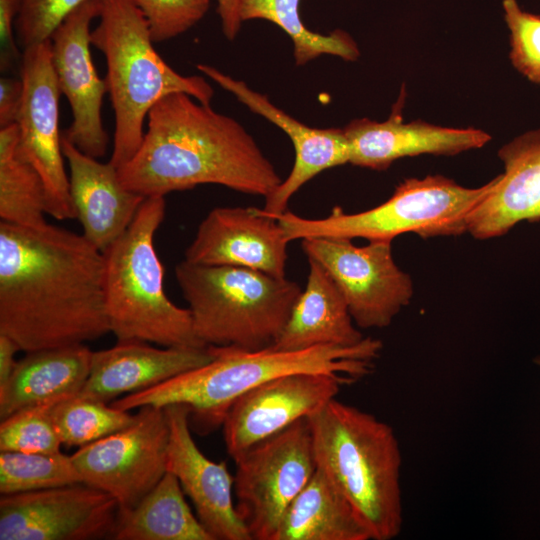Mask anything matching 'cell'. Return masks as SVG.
Instances as JSON below:
<instances>
[{
	"label": "cell",
	"instance_id": "obj_25",
	"mask_svg": "<svg viewBox=\"0 0 540 540\" xmlns=\"http://www.w3.org/2000/svg\"><path fill=\"white\" fill-rule=\"evenodd\" d=\"M273 540H371L361 518L319 467L285 511Z\"/></svg>",
	"mask_w": 540,
	"mask_h": 540
},
{
	"label": "cell",
	"instance_id": "obj_28",
	"mask_svg": "<svg viewBox=\"0 0 540 540\" xmlns=\"http://www.w3.org/2000/svg\"><path fill=\"white\" fill-rule=\"evenodd\" d=\"M300 1L244 0L241 18L242 21L262 19L280 27L292 40L297 65H304L323 54L356 61L360 50L355 40L341 29L327 35L311 31L300 16Z\"/></svg>",
	"mask_w": 540,
	"mask_h": 540
},
{
	"label": "cell",
	"instance_id": "obj_18",
	"mask_svg": "<svg viewBox=\"0 0 540 540\" xmlns=\"http://www.w3.org/2000/svg\"><path fill=\"white\" fill-rule=\"evenodd\" d=\"M197 68L251 111L278 126L293 144V168L288 177L265 197L262 211L266 215L275 218L284 213L290 198L305 183L324 170L349 163L350 147L343 129L309 127L275 106L266 95L252 90L245 82L207 64H198Z\"/></svg>",
	"mask_w": 540,
	"mask_h": 540
},
{
	"label": "cell",
	"instance_id": "obj_22",
	"mask_svg": "<svg viewBox=\"0 0 540 540\" xmlns=\"http://www.w3.org/2000/svg\"><path fill=\"white\" fill-rule=\"evenodd\" d=\"M61 145L82 234L103 252L125 232L146 197L127 189L110 162L102 163L84 154L63 133Z\"/></svg>",
	"mask_w": 540,
	"mask_h": 540
},
{
	"label": "cell",
	"instance_id": "obj_4",
	"mask_svg": "<svg viewBox=\"0 0 540 540\" xmlns=\"http://www.w3.org/2000/svg\"><path fill=\"white\" fill-rule=\"evenodd\" d=\"M317 467L351 503L371 540L402 529V457L393 428L335 398L307 417Z\"/></svg>",
	"mask_w": 540,
	"mask_h": 540
},
{
	"label": "cell",
	"instance_id": "obj_35",
	"mask_svg": "<svg viewBox=\"0 0 540 540\" xmlns=\"http://www.w3.org/2000/svg\"><path fill=\"white\" fill-rule=\"evenodd\" d=\"M19 0H0V67L7 71L21 61L22 52L17 43L14 23Z\"/></svg>",
	"mask_w": 540,
	"mask_h": 540
},
{
	"label": "cell",
	"instance_id": "obj_6",
	"mask_svg": "<svg viewBox=\"0 0 540 540\" xmlns=\"http://www.w3.org/2000/svg\"><path fill=\"white\" fill-rule=\"evenodd\" d=\"M165 211L164 196L146 197L125 232L103 251L110 332L117 341L207 347L195 334L189 308L174 304L164 289L154 237Z\"/></svg>",
	"mask_w": 540,
	"mask_h": 540
},
{
	"label": "cell",
	"instance_id": "obj_11",
	"mask_svg": "<svg viewBox=\"0 0 540 540\" xmlns=\"http://www.w3.org/2000/svg\"><path fill=\"white\" fill-rule=\"evenodd\" d=\"M169 425L163 407L143 406L127 428L80 447L72 461L83 483L133 508L167 472Z\"/></svg>",
	"mask_w": 540,
	"mask_h": 540
},
{
	"label": "cell",
	"instance_id": "obj_14",
	"mask_svg": "<svg viewBox=\"0 0 540 540\" xmlns=\"http://www.w3.org/2000/svg\"><path fill=\"white\" fill-rule=\"evenodd\" d=\"M354 379L300 372L273 378L245 392L231 405L222 423L228 454L235 460L252 446L308 417Z\"/></svg>",
	"mask_w": 540,
	"mask_h": 540
},
{
	"label": "cell",
	"instance_id": "obj_9",
	"mask_svg": "<svg viewBox=\"0 0 540 540\" xmlns=\"http://www.w3.org/2000/svg\"><path fill=\"white\" fill-rule=\"evenodd\" d=\"M236 509L253 540H273L281 519L317 468L306 418L234 460Z\"/></svg>",
	"mask_w": 540,
	"mask_h": 540
},
{
	"label": "cell",
	"instance_id": "obj_10",
	"mask_svg": "<svg viewBox=\"0 0 540 540\" xmlns=\"http://www.w3.org/2000/svg\"><path fill=\"white\" fill-rule=\"evenodd\" d=\"M301 246L332 276L359 328L388 327L413 297L412 279L395 263L392 241L356 246L347 238L309 237Z\"/></svg>",
	"mask_w": 540,
	"mask_h": 540
},
{
	"label": "cell",
	"instance_id": "obj_36",
	"mask_svg": "<svg viewBox=\"0 0 540 540\" xmlns=\"http://www.w3.org/2000/svg\"><path fill=\"white\" fill-rule=\"evenodd\" d=\"M23 97V83L19 78L0 79V127L16 123Z\"/></svg>",
	"mask_w": 540,
	"mask_h": 540
},
{
	"label": "cell",
	"instance_id": "obj_2",
	"mask_svg": "<svg viewBox=\"0 0 540 540\" xmlns=\"http://www.w3.org/2000/svg\"><path fill=\"white\" fill-rule=\"evenodd\" d=\"M118 175L144 197L201 184L267 197L282 182L238 121L186 93L170 94L151 108L141 145Z\"/></svg>",
	"mask_w": 540,
	"mask_h": 540
},
{
	"label": "cell",
	"instance_id": "obj_17",
	"mask_svg": "<svg viewBox=\"0 0 540 540\" xmlns=\"http://www.w3.org/2000/svg\"><path fill=\"white\" fill-rule=\"evenodd\" d=\"M168 425L167 471L178 479L197 517L214 540H252L233 502L234 476L225 462L207 458L190 432V410L179 403L163 407Z\"/></svg>",
	"mask_w": 540,
	"mask_h": 540
},
{
	"label": "cell",
	"instance_id": "obj_38",
	"mask_svg": "<svg viewBox=\"0 0 540 540\" xmlns=\"http://www.w3.org/2000/svg\"><path fill=\"white\" fill-rule=\"evenodd\" d=\"M20 351L17 343L5 334L0 333V386L4 385L12 375L18 360L15 354Z\"/></svg>",
	"mask_w": 540,
	"mask_h": 540
},
{
	"label": "cell",
	"instance_id": "obj_13",
	"mask_svg": "<svg viewBox=\"0 0 540 540\" xmlns=\"http://www.w3.org/2000/svg\"><path fill=\"white\" fill-rule=\"evenodd\" d=\"M119 505L85 483L1 495L0 540L113 538Z\"/></svg>",
	"mask_w": 540,
	"mask_h": 540
},
{
	"label": "cell",
	"instance_id": "obj_1",
	"mask_svg": "<svg viewBox=\"0 0 540 540\" xmlns=\"http://www.w3.org/2000/svg\"><path fill=\"white\" fill-rule=\"evenodd\" d=\"M110 332L103 252L83 234L0 222V333L27 352Z\"/></svg>",
	"mask_w": 540,
	"mask_h": 540
},
{
	"label": "cell",
	"instance_id": "obj_27",
	"mask_svg": "<svg viewBox=\"0 0 540 540\" xmlns=\"http://www.w3.org/2000/svg\"><path fill=\"white\" fill-rule=\"evenodd\" d=\"M17 123L0 127V218L2 222L37 228L45 220L42 179L18 149Z\"/></svg>",
	"mask_w": 540,
	"mask_h": 540
},
{
	"label": "cell",
	"instance_id": "obj_30",
	"mask_svg": "<svg viewBox=\"0 0 540 540\" xmlns=\"http://www.w3.org/2000/svg\"><path fill=\"white\" fill-rule=\"evenodd\" d=\"M83 483L71 456L0 451L1 495Z\"/></svg>",
	"mask_w": 540,
	"mask_h": 540
},
{
	"label": "cell",
	"instance_id": "obj_19",
	"mask_svg": "<svg viewBox=\"0 0 540 540\" xmlns=\"http://www.w3.org/2000/svg\"><path fill=\"white\" fill-rule=\"evenodd\" d=\"M402 96L387 120L360 118L343 128L350 147V164L385 170L404 157L454 156L482 148L491 141V136L481 129L443 127L421 120L404 122Z\"/></svg>",
	"mask_w": 540,
	"mask_h": 540
},
{
	"label": "cell",
	"instance_id": "obj_26",
	"mask_svg": "<svg viewBox=\"0 0 540 540\" xmlns=\"http://www.w3.org/2000/svg\"><path fill=\"white\" fill-rule=\"evenodd\" d=\"M174 474L167 471L133 508L120 511L112 539L214 540L184 497Z\"/></svg>",
	"mask_w": 540,
	"mask_h": 540
},
{
	"label": "cell",
	"instance_id": "obj_23",
	"mask_svg": "<svg viewBox=\"0 0 540 540\" xmlns=\"http://www.w3.org/2000/svg\"><path fill=\"white\" fill-rule=\"evenodd\" d=\"M305 289L295 302L277 340V350L297 351L321 345L350 347L365 337L354 323L346 300L329 272L308 258Z\"/></svg>",
	"mask_w": 540,
	"mask_h": 540
},
{
	"label": "cell",
	"instance_id": "obj_7",
	"mask_svg": "<svg viewBox=\"0 0 540 540\" xmlns=\"http://www.w3.org/2000/svg\"><path fill=\"white\" fill-rule=\"evenodd\" d=\"M175 275L205 346L261 350L282 332L302 292L286 277L234 266L180 262Z\"/></svg>",
	"mask_w": 540,
	"mask_h": 540
},
{
	"label": "cell",
	"instance_id": "obj_39",
	"mask_svg": "<svg viewBox=\"0 0 540 540\" xmlns=\"http://www.w3.org/2000/svg\"><path fill=\"white\" fill-rule=\"evenodd\" d=\"M534 363L540 368V356H537V357L534 359Z\"/></svg>",
	"mask_w": 540,
	"mask_h": 540
},
{
	"label": "cell",
	"instance_id": "obj_21",
	"mask_svg": "<svg viewBox=\"0 0 540 540\" xmlns=\"http://www.w3.org/2000/svg\"><path fill=\"white\" fill-rule=\"evenodd\" d=\"M498 157L504 172L466 221V232L475 239L500 237L520 222L540 221V129L507 142Z\"/></svg>",
	"mask_w": 540,
	"mask_h": 540
},
{
	"label": "cell",
	"instance_id": "obj_37",
	"mask_svg": "<svg viewBox=\"0 0 540 540\" xmlns=\"http://www.w3.org/2000/svg\"><path fill=\"white\" fill-rule=\"evenodd\" d=\"M244 0H217V13L220 18L221 28L228 40H233L238 35L241 24V9Z\"/></svg>",
	"mask_w": 540,
	"mask_h": 540
},
{
	"label": "cell",
	"instance_id": "obj_12",
	"mask_svg": "<svg viewBox=\"0 0 540 540\" xmlns=\"http://www.w3.org/2000/svg\"><path fill=\"white\" fill-rule=\"evenodd\" d=\"M19 73L23 97L16 121L18 149L42 179L47 214L58 220L76 218L63 161L59 130L61 93L50 40L22 50Z\"/></svg>",
	"mask_w": 540,
	"mask_h": 540
},
{
	"label": "cell",
	"instance_id": "obj_24",
	"mask_svg": "<svg viewBox=\"0 0 540 540\" xmlns=\"http://www.w3.org/2000/svg\"><path fill=\"white\" fill-rule=\"evenodd\" d=\"M91 356L85 344L27 352L0 386V419L79 394L89 376Z\"/></svg>",
	"mask_w": 540,
	"mask_h": 540
},
{
	"label": "cell",
	"instance_id": "obj_5",
	"mask_svg": "<svg viewBox=\"0 0 540 540\" xmlns=\"http://www.w3.org/2000/svg\"><path fill=\"white\" fill-rule=\"evenodd\" d=\"M91 46L105 57L107 93L114 111L113 149L117 169L137 152L151 108L173 93H186L210 104L212 86L201 76L176 72L157 53L149 25L135 0H101Z\"/></svg>",
	"mask_w": 540,
	"mask_h": 540
},
{
	"label": "cell",
	"instance_id": "obj_29",
	"mask_svg": "<svg viewBox=\"0 0 540 540\" xmlns=\"http://www.w3.org/2000/svg\"><path fill=\"white\" fill-rule=\"evenodd\" d=\"M50 415L62 445L82 447L130 426L136 420L126 410L77 395L55 402Z\"/></svg>",
	"mask_w": 540,
	"mask_h": 540
},
{
	"label": "cell",
	"instance_id": "obj_15",
	"mask_svg": "<svg viewBox=\"0 0 540 540\" xmlns=\"http://www.w3.org/2000/svg\"><path fill=\"white\" fill-rule=\"evenodd\" d=\"M100 4L101 0H87L50 37L58 87L73 117L62 133L80 151L96 159L106 154L109 143L102 120L106 83L97 74L90 51V25L99 16Z\"/></svg>",
	"mask_w": 540,
	"mask_h": 540
},
{
	"label": "cell",
	"instance_id": "obj_16",
	"mask_svg": "<svg viewBox=\"0 0 540 540\" xmlns=\"http://www.w3.org/2000/svg\"><path fill=\"white\" fill-rule=\"evenodd\" d=\"M288 243L277 219L262 209L217 207L198 226L184 260L249 268L283 278Z\"/></svg>",
	"mask_w": 540,
	"mask_h": 540
},
{
	"label": "cell",
	"instance_id": "obj_32",
	"mask_svg": "<svg viewBox=\"0 0 540 540\" xmlns=\"http://www.w3.org/2000/svg\"><path fill=\"white\" fill-rule=\"evenodd\" d=\"M509 30L512 66L530 82L540 85V16L524 10L517 0L502 1Z\"/></svg>",
	"mask_w": 540,
	"mask_h": 540
},
{
	"label": "cell",
	"instance_id": "obj_8",
	"mask_svg": "<svg viewBox=\"0 0 540 540\" xmlns=\"http://www.w3.org/2000/svg\"><path fill=\"white\" fill-rule=\"evenodd\" d=\"M488 183L467 188L443 175L408 178L384 203L358 213L334 208L321 219H307L285 211L275 216L287 240L309 237L388 240L404 233L427 239L466 233V221L475 206L495 187Z\"/></svg>",
	"mask_w": 540,
	"mask_h": 540
},
{
	"label": "cell",
	"instance_id": "obj_3",
	"mask_svg": "<svg viewBox=\"0 0 540 540\" xmlns=\"http://www.w3.org/2000/svg\"><path fill=\"white\" fill-rule=\"evenodd\" d=\"M213 359L198 368L179 374L151 388L127 394L111 406L129 411L143 406L164 407L179 403L190 410V420L201 431L222 425L237 398L276 377L315 372L366 375L382 348L379 340L365 338L350 347L321 345L297 351L272 347L244 350L209 346Z\"/></svg>",
	"mask_w": 540,
	"mask_h": 540
},
{
	"label": "cell",
	"instance_id": "obj_20",
	"mask_svg": "<svg viewBox=\"0 0 540 540\" xmlns=\"http://www.w3.org/2000/svg\"><path fill=\"white\" fill-rule=\"evenodd\" d=\"M213 357L209 346L157 348L144 341H117L111 348L92 351L89 376L78 395L111 403L203 366Z\"/></svg>",
	"mask_w": 540,
	"mask_h": 540
},
{
	"label": "cell",
	"instance_id": "obj_33",
	"mask_svg": "<svg viewBox=\"0 0 540 540\" xmlns=\"http://www.w3.org/2000/svg\"><path fill=\"white\" fill-rule=\"evenodd\" d=\"M87 0H19L14 31L20 49L50 40L56 28Z\"/></svg>",
	"mask_w": 540,
	"mask_h": 540
},
{
	"label": "cell",
	"instance_id": "obj_31",
	"mask_svg": "<svg viewBox=\"0 0 540 540\" xmlns=\"http://www.w3.org/2000/svg\"><path fill=\"white\" fill-rule=\"evenodd\" d=\"M54 403L22 409L1 420L0 451L61 452L62 443L50 415Z\"/></svg>",
	"mask_w": 540,
	"mask_h": 540
},
{
	"label": "cell",
	"instance_id": "obj_34",
	"mask_svg": "<svg viewBox=\"0 0 540 540\" xmlns=\"http://www.w3.org/2000/svg\"><path fill=\"white\" fill-rule=\"evenodd\" d=\"M149 25L154 43L175 38L197 24L210 0H135Z\"/></svg>",
	"mask_w": 540,
	"mask_h": 540
}]
</instances>
